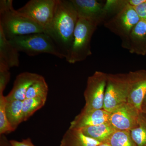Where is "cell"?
I'll list each match as a JSON object with an SVG mask.
<instances>
[{
	"label": "cell",
	"instance_id": "1",
	"mask_svg": "<svg viewBox=\"0 0 146 146\" xmlns=\"http://www.w3.org/2000/svg\"><path fill=\"white\" fill-rule=\"evenodd\" d=\"M78 18L71 0H57L49 36L65 57L72 45Z\"/></svg>",
	"mask_w": 146,
	"mask_h": 146
},
{
	"label": "cell",
	"instance_id": "2",
	"mask_svg": "<svg viewBox=\"0 0 146 146\" xmlns=\"http://www.w3.org/2000/svg\"><path fill=\"white\" fill-rule=\"evenodd\" d=\"M0 28L8 39L21 35L45 33L40 26L14 9L12 0L0 1Z\"/></svg>",
	"mask_w": 146,
	"mask_h": 146
},
{
	"label": "cell",
	"instance_id": "3",
	"mask_svg": "<svg viewBox=\"0 0 146 146\" xmlns=\"http://www.w3.org/2000/svg\"><path fill=\"white\" fill-rule=\"evenodd\" d=\"M8 40L19 52H23L29 56L47 53L60 58H65L53 40L44 33L17 36Z\"/></svg>",
	"mask_w": 146,
	"mask_h": 146
},
{
	"label": "cell",
	"instance_id": "4",
	"mask_svg": "<svg viewBox=\"0 0 146 146\" xmlns=\"http://www.w3.org/2000/svg\"><path fill=\"white\" fill-rule=\"evenodd\" d=\"M97 26L86 19L79 18L74 32L72 45L65 57L67 62L74 64L83 61L91 54V37Z\"/></svg>",
	"mask_w": 146,
	"mask_h": 146
},
{
	"label": "cell",
	"instance_id": "5",
	"mask_svg": "<svg viewBox=\"0 0 146 146\" xmlns=\"http://www.w3.org/2000/svg\"><path fill=\"white\" fill-rule=\"evenodd\" d=\"M129 87L128 73L107 74L103 109L110 113L127 102Z\"/></svg>",
	"mask_w": 146,
	"mask_h": 146
},
{
	"label": "cell",
	"instance_id": "6",
	"mask_svg": "<svg viewBox=\"0 0 146 146\" xmlns=\"http://www.w3.org/2000/svg\"><path fill=\"white\" fill-rule=\"evenodd\" d=\"M57 0H31L17 10L35 22L49 35Z\"/></svg>",
	"mask_w": 146,
	"mask_h": 146
},
{
	"label": "cell",
	"instance_id": "7",
	"mask_svg": "<svg viewBox=\"0 0 146 146\" xmlns=\"http://www.w3.org/2000/svg\"><path fill=\"white\" fill-rule=\"evenodd\" d=\"M107 74L96 71L87 79L84 92L85 104L82 111L103 109Z\"/></svg>",
	"mask_w": 146,
	"mask_h": 146
},
{
	"label": "cell",
	"instance_id": "8",
	"mask_svg": "<svg viewBox=\"0 0 146 146\" xmlns=\"http://www.w3.org/2000/svg\"><path fill=\"white\" fill-rule=\"evenodd\" d=\"M141 112L126 102L110 112L109 122L116 130L130 131L137 126Z\"/></svg>",
	"mask_w": 146,
	"mask_h": 146
},
{
	"label": "cell",
	"instance_id": "9",
	"mask_svg": "<svg viewBox=\"0 0 146 146\" xmlns=\"http://www.w3.org/2000/svg\"><path fill=\"white\" fill-rule=\"evenodd\" d=\"M140 20L133 7L127 4L120 9L117 14L107 25L109 27L112 26L113 31H115L128 40L132 29Z\"/></svg>",
	"mask_w": 146,
	"mask_h": 146
},
{
	"label": "cell",
	"instance_id": "10",
	"mask_svg": "<svg viewBox=\"0 0 146 146\" xmlns=\"http://www.w3.org/2000/svg\"><path fill=\"white\" fill-rule=\"evenodd\" d=\"M130 87L127 102L142 112L141 106L146 94V70L128 73Z\"/></svg>",
	"mask_w": 146,
	"mask_h": 146
},
{
	"label": "cell",
	"instance_id": "11",
	"mask_svg": "<svg viewBox=\"0 0 146 146\" xmlns=\"http://www.w3.org/2000/svg\"><path fill=\"white\" fill-rule=\"evenodd\" d=\"M78 18L86 19L98 26L106 15L104 6L96 0H71Z\"/></svg>",
	"mask_w": 146,
	"mask_h": 146
},
{
	"label": "cell",
	"instance_id": "12",
	"mask_svg": "<svg viewBox=\"0 0 146 146\" xmlns=\"http://www.w3.org/2000/svg\"><path fill=\"white\" fill-rule=\"evenodd\" d=\"M110 113L104 110H97L88 111L82 110L71 122L69 128L80 129L109 122Z\"/></svg>",
	"mask_w": 146,
	"mask_h": 146
},
{
	"label": "cell",
	"instance_id": "13",
	"mask_svg": "<svg viewBox=\"0 0 146 146\" xmlns=\"http://www.w3.org/2000/svg\"><path fill=\"white\" fill-rule=\"evenodd\" d=\"M42 76L36 73L25 72L18 75L14 81L12 90L5 96L7 100L23 101L26 98L27 91L30 87Z\"/></svg>",
	"mask_w": 146,
	"mask_h": 146
},
{
	"label": "cell",
	"instance_id": "14",
	"mask_svg": "<svg viewBox=\"0 0 146 146\" xmlns=\"http://www.w3.org/2000/svg\"><path fill=\"white\" fill-rule=\"evenodd\" d=\"M19 64V52L11 44L0 28V65L9 69L18 67Z\"/></svg>",
	"mask_w": 146,
	"mask_h": 146
},
{
	"label": "cell",
	"instance_id": "15",
	"mask_svg": "<svg viewBox=\"0 0 146 146\" xmlns=\"http://www.w3.org/2000/svg\"><path fill=\"white\" fill-rule=\"evenodd\" d=\"M146 21L140 20L133 28L128 38V49L131 53L146 54Z\"/></svg>",
	"mask_w": 146,
	"mask_h": 146
},
{
	"label": "cell",
	"instance_id": "16",
	"mask_svg": "<svg viewBox=\"0 0 146 146\" xmlns=\"http://www.w3.org/2000/svg\"><path fill=\"white\" fill-rule=\"evenodd\" d=\"M101 143L85 136L81 129L69 128L61 139L60 146H98Z\"/></svg>",
	"mask_w": 146,
	"mask_h": 146
},
{
	"label": "cell",
	"instance_id": "17",
	"mask_svg": "<svg viewBox=\"0 0 146 146\" xmlns=\"http://www.w3.org/2000/svg\"><path fill=\"white\" fill-rule=\"evenodd\" d=\"M80 129L85 136L101 143L107 142L116 131L109 122L87 127Z\"/></svg>",
	"mask_w": 146,
	"mask_h": 146
},
{
	"label": "cell",
	"instance_id": "18",
	"mask_svg": "<svg viewBox=\"0 0 146 146\" xmlns=\"http://www.w3.org/2000/svg\"><path fill=\"white\" fill-rule=\"evenodd\" d=\"M23 102L18 100H7V117L14 131L16 130L21 123L23 122Z\"/></svg>",
	"mask_w": 146,
	"mask_h": 146
},
{
	"label": "cell",
	"instance_id": "19",
	"mask_svg": "<svg viewBox=\"0 0 146 146\" xmlns=\"http://www.w3.org/2000/svg\"><path fill=\"white\" fill-rule=\"evenodd\" d=\"M132 139L137 146H146V114L140 113L137 126L130 130Z\"/></svg>",
	"mask_w": 146,
	"mask_h": 146
},
{
	"label": "cell",
	"instance_id": "20",
	"mask_svg": "<svg viewBox=\"0 0 146 146\" xmlns=\"http://www.w3.org/2000/svg\"><path fill=\"white\" fill-rule=\"evenodd\" d=\"M46 98L25 99L23 102V122L28 120L36 111L45 105Z\"/></svg>",
	"mask_w": 146,
	"mask_h": 146
},
{
	"label": "cell",
	"instance_id": "21",
	"mask_svg": "<svg viewBox=\"0 0 146 146\" xmlns=\"http://www.w3.org/2000/svg\"><path fill=\"white\" fill-rule=\"evenodd\" d=\"M110 146H137L130 131L116 130L107 141Z\"/></svg>",
	"mask_w": 146,
	"mask_h": 146
},
{
	"label": "cell",
	"instance_id": "22",
	"mask_svg": "<svg viewBox=\"0 0 146 146\" xmlns=\"http://www.w3.org/2000/svg\"><path fill=\"white\" fill-rule=\"evenodd\" d=\"M48 87L44 77L42 76L29 88L27 92L26 98H47Z\"/></svg>",
	"mask_w": 146,
	"mask_h": 146
},
{
	"label": "cell",
	"instance_id": "23",
	"mask_svg": "<svg viewBox=\"0 0 146 146\" xmlns=\"http://www.w3.org/2000/svg\"><path fill=\"white\" fill-rule=\"evenodd\" d=\"M7 100L3 93H0V135L7 134L14 131L9 122L6 113Z\"/></svg>",
	"mask_w": 146,
	"mask_h": 146
},
{
	"label": "cell",
	"instance_id": "24",
	"mask_svg": "<svg viewBox=\"0 0 146 146\" xmlns=\"http://www.w3.org/2000/svg\"><path fill=\"white\" fill-rule=\"evenodd\" d=\"M9 69L0 65V93H3L10 78Z\"/></svg>",
	"mask_w": 146,
	"mask_h": 146
},
{
	"label": "cell",
	"instance_id": "25",
	"mask_svg": "<svg viewBox=\"0 0 146 146\" xmlns=\"http://www.w3.org/2000/svg\"><path fill=\"white\" fill-rule=\"evenodd\" d=\"M133 7L140 19L146 21V0L141 4Z\"/></svg>",
	"mask_w": 146,
	"mask_h": 146
},
{
	"label": "cell",
	"instance_id": "26",
	"mask_svg": "<svg viewBox=\"0 0 146 146\" xmlns=\"http://www.w3.org/2000/svg\"><path fill=\"white\" fill-rule=\"evenodd\" d=\"M10 142L12 146H35L33 143L31 139L30 138L23 139L21 141L10 140Z\"/></svg>",
	"mask_w": 146,
	"mask_h": 146
},
{
	"label": "cell",
	"instance_id": "27",
	"mask_svg": "<svg viewBox=\"0 0 146 146\" xmlns=\"http://www.w3.org/2000/svg\"><path fill=\"white\" fill-rule=\"evenodd\" d=\"M0 146H12L4 134L0 135Z\"/></svg>",
	"mask_w": 146,
	"mask_h": 146
},
{
	"label": "cell",
	"instance_id": "28",
	"mask_svg": "<svg viewBox=\"0 0 146 146\" xmlns=\"http://www.w3.org/2000/svg\"><path fill=\"white\" fill-rule=\"evenodd\" d=\"M141 109H142V112L144 110L146 109V94L144 97L143 100L142 106H141Z\"/></svg>",
	"mask_w": 146,
	"mask_h": 146
},
{
	"label": "cell",
	"instance_id": "29",
	"mask_svg": "<svg viewBox=\"0 0 146 146\" xmlns=\"http://www.w3.org/2000/svg\"><path fill=\"white\" fill-rule=\"evenodd\" d=\"M98 146H110L108 142H105V143H102L100 144Z\"/></svg>",
	"mask_w": 146,
	"mask_h": 146
},
{
	"label": "cell",
	"instance_id": "30",
	"mask_svg": "<svg viewBox=\"0 0 146 146\" xmlns=\"http://www.w3.org/2000/svg\"><path fill=\"white\" fill-rule=\"evenodd\" d=\"M142 112H144V113H146V109L144 110Z\"/></svg>",
	"mask_w": 146,
	"mask_h": 146
},
{
	"label": "cell",
	"instance_id": "31",
	"mask_svg": "<svg viewBox=\"0 0 146 146\" xmlns=\"http://www.w3.org/2000/svg\"></svg>",
	"mask_w": 146,
	"mask_h": 146
}]
</instances>
